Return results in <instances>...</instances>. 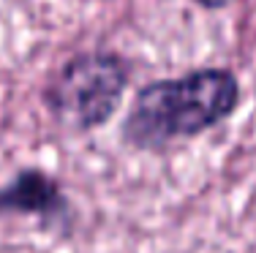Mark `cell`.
I'll use <instances>...</instances> for the list:
<instances>
[{"label": "cell", "mask_w": 256, "mask_h": 253, "mask_svg": "<svg viewBox=\"0 0 256 253\" xmlns=\"http://www.w3.org/2000/svg\"><path fill=\"white\" fill-rule=\"evenodd\" d=\"M248 253H256V245H254V248H251V251H248Z\"/></svg>", "instance_id": "5"}, {"label": "cell", "mask_w": 256, "mask_h": 253, "mask_svg": "<svg viewBox=\"0 0 256 253\" xmlns=\"http://www.w3.org/2000/svg\"><path fill=\"white\" fill-rule=\"evenodd\" d=\"M240 104V82L229 68H199L180 79L144 84L123 123V142L136 150H166L204 134Z\"/></svg>", "instance_id": "1"}, {"label": "cell", "mask_w": 256, "mask_h": 253, "mask_svg": "<svg viewBox=\"0 0 256 253\" xmlns=\"http://www.w3.org/2000/svg\"><path fill=\"white\" fill-rule=\"evenodd\" d=\"M68 199L60 183L41 169H22L6 188H0V218L6 215H38L44 221L63 218Z\"/></svg>", "instance_id": "3"}, {"label": "cell", "mask_w": 256, "mask_h": 253, "mask_svg": "<svg viewBox=\"0 0 256 253\" xmlns=\"http://www.w3.org/2000/svg\"><path fill=\"white\" fill-rule=\"evenodd\" d=\"M128 63L114 52H82L66 60L44 90V104L54 123L68 131L104 125L123 101Z\"/></svg>", "instance_id": "2"}, {"label": "cell", "mask_w": 256, "mask_h": 253, "mask_svg": "<svg viewBox=\"0 0 256 253\" xmlns=\"http://www.w3.org/2000/svg\"><path fill=\"white\" fill-rule=\"evenodd\" d=\"M194 3H199L202 8H226L234 0H194Z\"/></svg>", "instance_id": "4"}]
</instances>
